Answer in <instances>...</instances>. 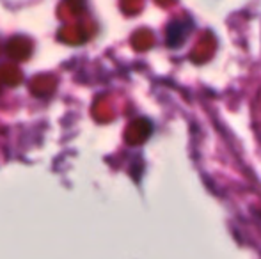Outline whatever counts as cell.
<instances>
[{"label":"cell","instance_id":"obj_1","mask_svg":"<svg viewBox=\"0 0 261 259\" xmlns=\"http://www.w3.org/2000/svg\"><path fill=\"white\" fill-rule=\"evenodd\" d=\"M190 21H172L167 28V45L176 48V46H181L183 41L189 38V32H190Z\"/></svg>","mask_w":261,"mask_h":259}]
</instances>
